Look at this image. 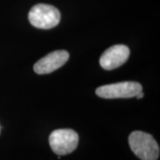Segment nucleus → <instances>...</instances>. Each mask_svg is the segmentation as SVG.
Returning <instances> with one entry per match:
<instances>
[{
  "label": "nucleus",
  "instance_id": "2",
  "mask_svg": "<svg viewBox=\"0 0 160 160\" xmlns=\"http://www.w3.org/2000/svg\"><path fill=\"white\" fill-rule=\"evenodd\" d=\"M61 15L54 6L38 4L33 6L28 13V19L33 26L40 29H51L59 23Z\"/></svg>",
  "mask_w": 160,
  "mask_h": 160
},
{
  "label": "nucleus",
  "instance_id": "7",
  "mask_svg": "<svg viewBox=\"0 0 160 160\" xmlns=\"http://www.w3.org/2000/svg\"><path fill=\"white\" fill-rule=\"evenodd\" d=\"M136 97H137V99H142V98H143V97H144V93H143L142 91H141V92H140V93H138V94L136 96Z\"/></svg>",
  "mask_w": 160,
  "mask_h": 160
},
{
  "label": "nucleus",
  "instance_id": "5",
  "mask_svg": "<svg viewBox=\"0 0 160 160\" xmlns=\"http://www.w3.org/2000/svg\"><path fill=\"white\" fill-rule=\"evenodd\" d=\"M130 50L125 45H116L108 48L99 59L101 67L111 71L122 65L128 59Z\"/></svg>",
  "mask_w": 160,
  "mask_h": 160
},
{
  "label": "nucleus",
  "instance_id": "1",
  "mask_svg": "<svg viewBox=\"0 0 160 160\" xmlns=\"http://www.w3.org/2000/svg\"><path fill=\"white\" fill-rule=\"evenodd\" d=\"M130 148L133 153L142 160H157L159 147L154 138L145 132H132L128 138Z\"/></svg>",
  "mask_w": 160,
  "mask_h": 160
},
{
  "label": "nucleus",
  "instance_id": "6",
  "mask_svg": "<svg viewBox=\"0 0 160 160\" xmlns=\"http://www.w3.org/2000/svg\"><path fill=\"white\" fill-rule=\"evenodd\" d=\"M68 59L69 53L67 51H55L37 62L33 66V70L38 74H48L63 66Z\"/></svg>",
  "mask_w": 160,
  "mask_h": 160
},
{
  "label": "nucleus",
  "instance_id": "3",
  "mask_svg": "<svg viewBox=\"0 0 160 160\" xmlns=\"http://www.w3.org/2000/svg\"><path fill=\"white\" fill-rule=\"evenodd\" d=\"M79 143V135L72 129H57L49 137L51 149L58 156H65L77 149Z\"/></svg>",
  "mask_w": 160,
  "mask_h": 160
},
{
  "label": "nucleus",
  "instance_id": "4",
  "mask_svg": "<svg viewBox=\"0 0 160 160\" xmlns=\"http://www.w3.org/2000/svg\"><path fill=\"white\" fill-rule=\"evenodd\" d=\"M142 91V87L136 82H122L100 86L96 90V94L104 99H119L136 97Z\"/></svg>",
  "mask_w": 160,
  "mask_h": 160
}]
</instances>
